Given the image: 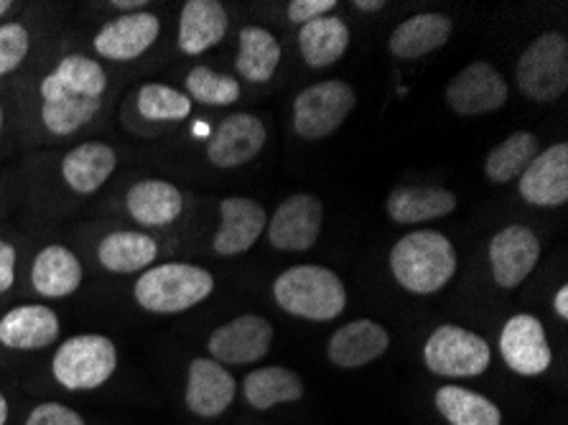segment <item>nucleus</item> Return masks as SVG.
I'll use <instances>...</instances> for the list:
<instances>
[{"instance_id":"f257e3e1","label":"nucleus","mask_w":568,"mask_h":425,"mask_svg":"<svg viewBox=\"0 0 568 425\" xmlns=\"http://www.w3.org/2000/svg\"><path fill=\"white\" fill-rule=\"evenodd\" d=\"M108 90L105 67L84 54H69L39 87L41 123L51 135H72L92 123Z\"/></svg>"},{"instance_id":"f03ea898","label":"nucleus","mask_w":568,"mask_h":425,"mask_svg":"<svg viewBox=\"0 0 568 425\" xmlns=\"http://www.w3.org/2000/svg\"><path fill=\"white\" fill-rule=\"evenodd\" d=\"M390 273L408 293L432 296L452 283L456 250L446 234L418 230L400 237L390 250Z\"/></svg>"},{"instance_id":"7ed1b4c3","label":"nucleus","mask_w":568,"mask_h":425,"mask_svg":"<svg viewBox=\"0 0 568 425\" xmlns=\"http://www.w3.org/2000/svg\"><path fill=\"white\" fill-rule=\"evenodd\" d=\"M273 298L286 314L308 321H332L347 308L342 277L322 265H296L273 281Z\"/></svg>"},{"instance_id":"20e7f679","label":"nucleus","mask_w":568,"mask_h":425,"mask_svg":"<svg viewBox=\"0 0 568 425\" xmlns=\"http://www.w3.org/2000/svg\"><path fill=\"white\" fill-rule=\"evenodd\" d=\"M214 277L210 271L189 263L151 265L138 275L133 298L149 314H182L212 296Z\"/></svg>"},{"instance_id":"39448f33","label":"nucleus","mask_w":568,"mask_h":425,"mask_svg":"<svg viewBox=\"0 0 568 425\" xmlns=\"http://www.w3.org/2000/svg\"><path fill=\"white\" fill-rule=\"evenodd\" d=\"M118 350L105 334L69 336L51 360V375L69 393L98 389L115 375Z\"/></svg>"},{"instance_id":"423d86ee","label":"nucleus","mask_w":568,"mask_h":425,"mask_svg":"<svg viewBox=\"0 0 568 425\" xmlns=\"http://www.w3.org/2000/svg\"><path fill=\"white\" fill-rule=\"evenodd\" d=\"M518 87L532 102H554L568 87V39L561 31L538 37L518 59Z\"/></svg>"},{"instance_id":"0eeeda50","label":"nucleus","mask_w":568,"mask_h":425,"mask_svg":"<svg viewBox=\"0 0 568 425\" xmlns=\"http://www.w3.org/2000/svg\"><path fill=\"white\" fill-rule=\"evenodd\" d=\"M424 362L432 375L449 380L479 377L493 362V350L479 334L456 324H444L428 336Z\"/></svg>"},{"instance_id":"6e6552de","label":"nucleus","mask_w":568,"mask_h":425,"mask_svg":"<svg viewBox=\"0 0 568 425\" xmlns=\"http://www.w3.org/2000/svg\"><path fill=\"white\" fill-rule=\"evenodd\" d=\"M357 105V94L347 82H316L298 92L294 102V128L306 141H322L339 130Z\"/></svg>"},{"instance_id":"1a4fd4ad","label":"nucleus","mask_w":568,"mask_h":425,"mask_svg":"<svg viewBox=\"0 0 568 425\" xmlns=\"http://www.w3.org/2000/svg\"><path fill=\"white\" fill-rule=\"evenodd\" d=\"M446 102L456 115H489L507 102V82L493 64L471 62L446 84Z\"/></svg>"},{"instance_id":"9d476101","label":"nucleus","mask_w":568,"mask_h":425,"mask_svg":"<svg viewBox=\"0 0 568 425\" xmlns=\"http://www.w3.org/2000/svg\"><path fill=\"white\" fill-rule=\"evenodd\" d=\"M324 204L314 194H294L278 204L268 222V240L283 253H304L322 232Z\"/></svg>"},{"instance_id":"9b49d317","label":"nucleus","mask_w":568,"mask_h":425,"mask_svg":"<svg viewBox=\"0 0 568 425\" xmlns=\"http://www.w3.org/2000/svg\"><path fill=\"white\" fill-rule=\"evenodd\" d=\"M500 354L507 367L520 377H538L550 367V352L546 328L532 314H518L507 318L500 334Z\"/></svg>"},{"instance_id":"f8f14e48","label":"nucleus","mask_w":568,"mask_h":425,"mask_svg":"<svg viewBox=\"0 0 568 425\" xmlns=\"http://www.w3.org/2000/svg\"><path fill=\"white\" fill-rule=\"evenodd\" d=\"M540 260V240L525 224H510L500 230L489 242V265H493L495 283L505 291L518 285L536 271Z\"/></svg>"},{"instance_id":"ddd939ff","label":"nucleus","mask_w":568,"mask_h":425,"mask_svg":"<svg viewBox=\"0 0 568 425\" xmlns=\"http://www.w3.org/2000/svg\"><path fill=\"white\" fill-rule=\"evenodd\" d=\"M161 33V21L151 11H131L108 21L94 33L92 49L110 62H133L143 57Z\"/></svg>"},{"instance_id":"4468645a","label":"nucleus","mask_w":568,"mask_h":425,"mask_svg":"<svg viewBox=\"0 0 568 425\" xmlns=\"http://www.w3.org/2000/svg\"><path fill=\"white\" fill-rule=\"evenodd\" d=\"M265 138H268V130L261 118L251 112H232L206 143V159L217 169L245 166L263 151Z\"/></svg>"},{"instance_id":"2eb2a0df","label":"nucleus","mask_w":568,"mask_h":425,"mask_svg":"<svg viewBox=\"0 0 568 425\" xmlns=\"http://www.w3.org/2000/svg\"><path fill=\"white\" fill-rule=\"evenodd\" d=\"M273 344V326L268 318L245 314L214 328L210 336L212 360L220 364H253L268 354Z\"/></svg>"},{"instance_id":"dca6fc26","label":"nucleus","mask_w":568,"mask_h":425,"mask_svg":"<svg viewBox=\"0 0 568 425\" xmlns=\"http://www.w3.org/2000/svg\"><path fill=\"white\" fill-rule=\"evenodd\" d=\"M518 189L530 206H564L568 202V145L556 143L540 151L520 173Z\"/></svg>"},{"instance_id":"f3484780","label":"nucleus","mask_w":568,"mask_h":425,"mask_svg":"<svg viewBox=\"0 0 568 425\" xmlns=\"http://www.w3.org/2000/svg\"><path fill=\"white\" fill-rule=\"evenodd\" d=\"M268 227V212L255 199L227 196L220 202V227L212 247L217 255H240L251 250Z\"/></svg>"},{"instance_id":"a211bd4d","label":"nucleus","mask_w":568,"mask_h":425,"mask_svg":"<svg viewBox=\"0 0 568 425\" xmlns=\"http://www.w3.org/2000/svg\"><path fill=\"white\" fill-rule=\"evenodd\" d=\"M237 383L225 364L196 357L186 372V407L200 418H220L235 401Z\"/></svg>"},{"instance_id":"6ab92c4d","label":"nucleus","mask_w":568,"mask_h":425,"mask_svg":"<svg viewBox=\"0 0 568 425\" xmlns=\"http://www.w3.org/2000/svg\"><path fill=\"white\" fill-rule=\"evenodd\" d=\"M62 334L54 308L44 303H23L0 316V344L13 352L47 350Z\"/></svg>"},{"instance_id":"aec40b11","label":"nucleus","mask_w":568,"mask_h":425,"mask_svg":"<svg viewBox=\"0 0 568 425\" xmlns=\"http://www.w3.org/2000/svg\"><path fill=\"white\" fill-rule=\"evenodd\" d=\"M387 346H390V334L383 324H377L373 318H357L332 334L329 344H326V354L337 367L357 370L381 360Z\"/></svg>"},{"instance_id":"412c9836","label":"nucleus","mask_w":568,"mask_h":425,"mask_svg":"<svg viewBox=\"0 0 568 425\" xmlns=\"http://www.w3.org/2000/svg\"><path fill=\"white\" fill-rule=\"evenodd\" d=\"M230 16L217 0H186L179 16V49L186 57H200L227 37Z\"/></svg>"},{"instance_id":"4be33fe9","label":"nucleus","mask_w":568,"mask_h":425,"mask_svg":"<svg viewBox=\"0 0 568 425\" xmlns=\"http://www.w3.org/2000/svg\"><path fill=\"white\" fill-rule=\"evenodd\" d=\"M125 212L141 227H169L184 212V194L163 179H143L128 189Z\"/></svg>"},{"instance_id":"5701e85b","label":"nucleus","mask_w":568,"mask_h":425,"mask_svg":"<svg viewBox=\"0 0 568 425\" xmlns=\"http://www.w3.org/2000/svg\"><path fill=\"white\" fill-rule=\"evenodd\" d=\"M84 267L72 250L47 245L39 250L31 265V285L41 298H69L80 291Z\"/></svg>"},{"instance_id":"b1692460","label":"nucleus","mask_w":568,"mask_h":425,"mask_svg":"<svg viewBox=\"0 0 568 425\" xmlns=\"http://www.w3.org/2000/svg\"><path fill=\"white\" fill-rule=\"evenodd\" d=\"M118 166V155L108 143H82L69 151L62 161V179L72 192L90 196L108 184Z\"/></svg>"},{"instance_id":"393cba45","label":"nucleus","mask_w":568,"mask_h":425,"mask_svg":"<svg viewBox=\"0 0 568 425\" xmlns=\"http://www.w3.org/2000/svg\"><path fill=\"white\" fill-rule=\"evenodd\" d=\"M454 23L444 13H418L408 21L398 23V29L390 33L387 49L398 59H420L432 51L442 49L452 39Z\"/></svg>"},{"instance_id":"a878e982","label":"nucleus","mask_w":568,"mask_h":425,"mask_svg":"<svg viewBox=\"0 0 568 425\" xmlns=\"http://www.w3.org/2000/svg\"><path fill=\"white\" fill-rule=\"evenodd\" d=\"M159 242L145 232L118 230L110 232L98 247V260L108 273L131 275L143 273L156 263Z\"/></svg>"},{"instance_id":"bb28decb","label":"nucleus","mask_w":568,"mask_h":425,"mask_svg":"<svg viewBox=\"0 0 568 425\" xmlns=\"http://www.w3.org/2000/svg\"><path fill=\"white\" fill-rule=\"evenodd\" d=\"M385 210L398 224H424L452 214L456 210V196L449 189L403 186L387 196Z\"/></svg>"},{"instance_id":"cd10ccee","label":"nucleus","mask_w":568,"mask_h":425,"mask_svg":"<svg viewBox=\"0 0 568 425\" xmlns=\"http://www.w3.org/2000/svg\"><path fill=\"white\" fill-rule=\"evenodd\" d=\"M298 49L304 62L314 69L332 67L349 49V29L339 16H324L312 23L301 26Z\"/></svg>"},{"instance_id":"c85d7f7f","label":"nucleus","mask_w":568,"mask_h":425,"mask_svg":"<svg viewBox=\"0 0 568 425\" xmlns=\"http://www.w3.org/2000/svg\"><path fill=\"white\" fill-rule=\"evenodd\" d=\"M240 47L235 69L253 84H265L281 64V43L263 26H245L240 29Z\"/></svg>"},{"instance_id":"c756f323","label":"nucleus","mask_w":568,"mask_h":425,"mask_svg":"<svg viewBox=\"0 0 568 425\" xmlns=\"http://www.w3.org/2000/svg\"><path fill=\"white\" fill-rule=\"evenodd\" d=\"M436 411L449 425H503V413L487 395L459 385L436 389Z\"/></svg>"},{"instance_id":"7c9ffc66","label":"nucleus","mask_w":568,"mask_h":425,"mask_svg":"<svg viewBox=\"0 0 568 425\" xmlns=\"http://www.w3.org/2000/svg\"><path fill=\"white\" fill-rule=\"evenodd\" d=\"M243 393L255 411H271L281 403H296L304 397V383L286 367H261L245 377Z\"/></svg>"},{"instance_id":"2f4dec72","label":"nucleus","mask_w":568,"mask_h":425,"mask_svg":"<svg viewBox=\"0 0 568 425\" xmlns=\"http://www.w3.org/2000/svg\"><path fill=\"white\" fill-rule=\"evenodd\" d=\"M540 153L538 135L530 130H518L507 135L500 145L489 151L485 161V176L493 184H507V181L520 179V173L530 166V161Z\"/></svg>"},{"instance_id":"473e14b6","label":"nucleus","mask_w":568,"mask_h":425,"mask_svg":"<svg viewBox=\"0 0 568 425\" xmlns=\"http://www.w3.org/2000/svg\"><path fill=\"white\" fill-rule=\"evenodd\" d=\"M138 112L151 123H182L192 115V100L189 94L171 84H143L135 98Z\"/></svg>"},{"instance_id":"72a5a7b5","label":"nucleus","mask_w":568,"mask_h":425,"mask_svg":"<svg viewBox=\"0 0 568 425\" xmlns=\"http://www.w3.org/2000/svg\"><path fill=\"white\" fill-rule=\"evenodd\" d=\"M186 94L189 100L202 102V105L227 108L240 100L243 87H240L235 77L214 72L210 67H194L186 74Z\"/></svg>"},{"instance_id":"f704fd0d","label":"nucleus","mask_w":568,"mask_h":425,"mask_svg":"<svg viewBox=\"0 0 568 425\" xmlns=\"http://www.w3.org/2000/svg\"><path fill=\"white\" fill-rule=\"evenodd\" d=\"M31 37L23 23H0V77L13 74L29 57Z\"/></svg>"},{"instance_id":"c9c22d12","label":"nucleus","mask_w":568,"mask_h":425,"mask_svg":"<svg viewBox=\"0 0 568 425\" xmlns=\"http://www.w3.org/2000/svg\"><path fill=\"white\" fill-rule=\"evenodd\" d=\"M26 425H88L84 418L69 405L62 403H41L33 407L26 418Z\"/></svg>"},{"instance_id":"e433bc0d","label":"nucleus","mask_w":568,"mask_h":425,"mask_svg":"<svg viewBox=\"0 0 568 425\" xmlns=\"http://www.w3.org/2000/svg\"><path fill=\"white\" fill-rule=\"evenodd\" d=\"M334 8H337V0H294V3H288V21L306 26L324 19V16H332Z\"/></svg>"},{"instance_id":"4c0bfd02","label":"nucleus","mask_w":568,"mask_h":425,"mask_svg":"<svg viewBox=\"0 0 568 425\" xmlns=\"http://www.w3.org/2000/svg\"><path fill=\"white\" fill-rule=\"evenodd\" d=\"M16 247L11 242L0 240V293H8L16 283Z\"/></svg>"},{"instance_id":"58836bf2","label":"nucleus","mask_w":568,"mask_h":425,"mask_svg":"<svg viewBox=\"0 0 568 425\" xmlns=\"http://www.w3.org/2000/svg\"><path fill=\"white\" fill-rule=\"evenodd\" d=\"M554 311L564 321L568 318V285H561V289H558V293L554 296Z\"/></svg>"},{"instance_id":"ea45409f","label":"nucleus","mask_w":568,"mask_h":425,"mask_svg":"<svg viewBox=\"0 0 568 425\" xmlns=\"http://www.w3.org/2000/svg\"><path fill=\"white\" fill-rule=\"evenodd\" d=\"M355 8L365 13H377L385 8V0H355Z\"/></svg>"},{"instance_id":"a19ab883","label":"nucleus","mask_w":568,"mask_h":425,"mask_svg":"<svg viewBox=\"0 0 568 425\" xmlns=\"http://www.w3.org/2000/svg\"><path fill=\"white\" fill-rule=\"evenodd\" d=\"M110 6L120 8V11L131 13V8H145V0H113V3H110Z\"/></svg>"},{"instance_id":"79ce46f5","label":"nucleus","mask_w":568,"mask_h":425,"mask_svg":"<svg viewBox=\"0 0 568 425\" xmlns=\"http://www.w3.org/2000/svg\"><path fill=\"white\" fill-rule=\"evenodd\" d=\"M8 423V401L3 395V389H0V425Z\"/></svg>"},{"instance_id":"37998d69","label":"nucleus","mask_w":568,"mask_h":425,"mask_svg":"<svg viewBox=\"0 0 568 425\" xmlns=\"http://www.w3.org/2000/svg\"><path fill=\"white\" fill-rule=\"evenodd\" d=\"M11 8H13L11 0H0V19H3V16L11 11Z\"/></svg>"},{"instance_id":"c03bdc74","label":"nucleus","mask_w":568,"mask_h":425,"mask_svg":"<svg viewBox=\"0 0 568 425\" xmlns=\"http://www.w3.org/2000/svg\"><path fill=\"white\" fill-rule=\"evenodd\" d=\"M0 133H3V105H0Z\"/></svg>"}]
</instances>
